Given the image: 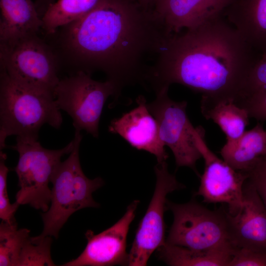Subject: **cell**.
<instances>
[{
    "label": "cell",
    "instance_id": "obj_12",
    "mask_svg": "<svg viewBox=\"0 0 266 266\" xmlns=\"http://www.w3.org/2000/svg\"><path fill=\"white\" fill-rule=\"evenodd\" d=\"M139 203V200H133L128 205L122 218L104 231L95 234L94 232L88 230L85 233L87 243L83 251L75 259L62 266L128 265L127 238Z\"/></svg>",
    "mask_w": 266,
    "mask_h": 266
},
{
    "label": "cell",
    "instance_id": "obj_25",
    "mask_svg": "<svg viewBox=\"0 0 266 266\" xmlns=\"http://www.w3.org/2000/svg\"><path fill=\"white\" fill-rule=\"evenodd\" d=\"M6 155L0 153V218L1 221L14 223L16 222L14 215L19 206L16 201L10 203L7 190V176L9 169L5 165Z\"/></svg>",
    "mask_w": 266,
    "mask_h": 266
},
{
    "label": "cell",
    "instance_id": "obj_17",
    "mask_svg": "<svg viewBox=\"0 0 266 266\" xmlns=\"http://www.w3.org/2000/svg\"><path fill=\"white\" fill-rule=\"evenodd\" d=\"M0 42L39 33L42 19L32 0H0Z\"/></svg>",
    "mask_w": 266,
    "mask_h": 266
},
{
    "label": "cell",
    "instance_id": "obj_27",
    "mask_svg": "<svg viewBox=\"0 0 266 266\" xmlns=\"http://www.w3.org/2000/svg\"><path fill=\"white\" fill-rule=\"evenodd\" d=\"M236 103L246 110L250 118L258 121H266V92L254 94Z\"/></svg>",
    "mask_w": 266,
    "mask_h": 266
},
{
    "label": "cell",
    "instance_id": "obj_15",
    "mask_svg": "<svg viewBox=\"0 0 266 266\" xmlns=\"http://www.w3.org/2000/svg\"><path fill=\"white\" fill-rule=\"evenodd\" d=\"M232 0H161L153 11L169 33H178L224 14Z\"/></svg>",
    "mask_w": 266,
    "mask_h": 266
},
{
    "label": "cell",
    "instance_id": "obj_23",
    "mask_svg": "<svg viewBox=\"0 0 266 266\" xmlns=\"http://www.w3.org/2000/svg\"><path fill=\"white\" fill-rule=\"evenodd\" d=\"M52 242L50 236H30L23 245L17 266H56L51 255Z\"/></svg>",
    "mask_w": 266,
    "mask_h": 266
},
{
    "label": "cell",
    "instance_id": "obj_6",
    "mask_svg": "<svg viewBox=\"0 0 266 266\" xmlns=\"http://www.w3.org/2000/svg\"><path fill=\"white\" fill-rule=\"evenodd\" d=\"M74 138L65 147L58 150L43 148L37 139L17 136L16 143L11 146L19 154L14 168L20 189L16 196L19 205H29L42 212L49 209L51 189L49 184L61 158L70 154L74 147Z\"/></svg>",
    "mask_w": 266,
    "mask_h": 266
},
{
    "label": "cell",
    "instance_id": "obj_24",
    "mask_svg": "<svg viewBox=\"0 0 266 266\" xmlns=\"http://www.w3.org/2000/svg\"><path fill=\"white\" fill-rule=\"evenodd\" d=\"M266 92V50L261 54L243 84L240 99Z\"/></svg>",
    "mask_w": 266,
    "mask_h": 266
},
{
    "label": "cell",
    "instance_id": "obj_16",
    "mask_svg": "<svg viewBox=\"0 0 266 266\" xmlns=\"http://www.w3.org/2000/svg\"><path fill=\"white\" fill-rule=\"evenodd\" d=\"M224 14L253 49L266 50V0H233Z\"/></svg>",
    "mask_w": 266,
    "mask_h": 266
},
{
    "label": "cell",
    "instance_id": "obj_7",
    "mask_svg": "<svg viewBox=\"0 0 266 266\" xmlns=\"http://www.w3.org/2000/svg\"><path fill=\"white\" fill-rule=\"evenodd\" d=\"M121 91L109 80L99 81L83 71L60 78L53 95L56 104L72 118L75 131L84 130L99 136V124L103 106L110 96L115 100Z\"/></svg>",
    "mask_w": 266,
    "mask_h": 266
},
{
    "label": "cell",
    "instance_id": "obj_13",
    "mask_svg": "<svg viewBox=\"0 0 266 266\" xmlns=\"http://www.w3.org/2000/svg\"><path fill=\"white\" fill-rule=\"evenodd\" d=\"M136 101V107L111 122L109 132L118 134L137 149L154 155L158 163L166 162L168 155L161 139L157 121L143 96L139 95Z\"/></svg>",
    "mask_w": 266,
    "mask_h": 266
},
{
    "label": "cell",
    "instance_id": "obj_9",
    "mask_svg": "<svg viewBox=\"0 0 266 266\" xmlns=\"http://www.w3.org/2000/svg\"><path fill=\"white\" fill-rule=\"evenodd\" d=\"M168 89L156 92V99L147 103V107L157 121L161 139L173 154L177 167H190L199 175L196 163L202 156L196 142V128L187 114V102L171 100Z\"/></svg>",
    "mask_w": 266,
    "mask_h": 266
},
{
    "label": "cell",
    "instance_id": "obj_26",
    "mask_svg": "<svg viewBox=\"0 0 266 266\" xmlns=\"http://www.w3.org/2000/svg\"><path fill=\"white\" fill-rule=\"evenodd\" d=\"M229 266H266V250L235 248Z\"/></svg>",
    "mask_w": 266,
    "mask_h": 266
},
{
    "label": "cell",
    "instance_id": "obj_22",
    "mask_svg": "<svg viewBox=\"0 0 266 266\" xmlns=\"http://www.w3.org/2000/svg\"><path fill=\"white\" fill-rule=\"evenodd\" d=\"M30 231L18 229L17 223L0 224V266H17L21 250Z\"/></svg>",
    "mask_w": 266,
    "mask_h": 266
},
{
    "label": "cell",
    "instance_id": "obj_3",
    "mask_svg": "<svg viewBox=\"0 0 266 266\" xmlns=\"http://www.w3.org/2000/svg\"><path fill=\"white\" fill-rule=\"evenodd\" d=\"M54 95L22 85L0 74V150L12 135L37 139L47 124L59 129L63 121Z\"/></svg>",
    "mask_w": 266,
    "mask_h": 266
},
{
    "label": "cell",
    "instance_id": "obj_2",
    "mask_svg": "<svg viewBox=\"0 0 266 266\" xmlns=\"http://www.w3.org/2000/svg\"><path fill=\"white\" fill-rule=\"evenodd\" d=\"M224 14L184 32L171 34L148 70L155 92L172 84L201 94V99L236 102L260 55Z\"/></svg>",
    "mask_w": 266,
    "mask_h": 266
},
{
    "label": "cell",
    "instance_id": "obj_5",
    "mask_svg": "<svg viewBox=\"0 0 266 266\" xmlns=\"http://www.w3.org/2000/svg\"><path fill=\"white\" fill-rule=\"evenodd\" d=\"M0 68L14 81L53 95L60 80L56 56L38 33L0 42Z\"/></svg>",
    "mask_w": 266,
    "mask_h": 266
},
{
    "label": "cell",
    "instance_id": "obj_29",
    "mask_svg": "<svg viewBox=\"0 0 266 266\" xmlns=\"http://www.w3.org/2000/svg\"><path fill=\"white\" fill-rule=\"evenodd\" d=\"M55 2V0H36L34 4L37 12L41 18L48 7Z\"/></svg>",
    "mask_w": 266,
    "mask_h": 266
},
{
    "label": "cell",
    "instance_id": "obj_19",
    "mask_svg": "<svg viewBox=\"0 0 266 266\" xmlns=\"http://www.w3.org/2000/svg\"><path fill=\"white\" fill-rule=\"evenodd\" d=\"M235 248L229 244L199 250L165 242L157 250L159 259L169 266H229Z\"/></svg>",
    "mask_w": 266,
    "mask_h": 266
},
{
    "label": "cell",
    "instance_id": "obj_1",
    "mask_svg": "<svg viewBox=\"0 0 266 266\" xmlns=\"http://www.w3.org/2000/svg\"><path fill=\"white\" fill-rule=\"evenodd\" d=\"M169 33L153 11L133 0H100L82 17L46 35L59 66L72 73H104L121 91L146 83L147 64Z\"/></svg>",
    "mask_w": 266,
    "mask_h": 266
},
{
    "label": "cell",
    "instance_id": "obj_11",
    "mask_svg": "<svg viewBox=\"0 0 266 266\" xmlns=\"http://www.w3.org/2000/svg\"><path fill=\"white\" fill-rule=\"evenodd\" d=\"M195 137L204 162L195 196L202 197L205 203L226 204L228 213L236 214L243 205V188L248 177L247 173L234 169L209 149L201 126L196 128Z\"/></svg>",
    "mask_w": 266,
    "mask_h": 266
},
{
    "label": "cell",
    "instance_id": "obj_14",
    "mask_svg": "<svg viewBox=\"0 0 266 266\" xmlns=\"http://www.w3.org/2000/svg\"><path fill=\"white\" fill-rule=\"evenodd\" d=\"M227 216L231 241L235 248L266 250V208L248 179L242 207L234 215L227 211Z\"/></svg>",
    "mask_w": 266,
    "mask_h": 266
},
{
    "label": "cell",
    "instance_id": "obj_8",
    "mask_svg": "<svg viewBox=\"0 0 266 266\" xmlns=\"http://www.w3.org/2000/svg\"><path fill=\"white\" fill-rule=\"evenodd\" d=\"M166 209L173 221L166 243L199 250L232 244L224 209L212 210L194 200L180 204L167 200Z\"/></svg>",
    "mask_w": 266,
    "mask_h": 266
},
{
    "label": "cell",
    "instance_id": "obj_20",
    "mask_svg": "<svg viewBox=\"0 0 266 266\" xmlns=\"http://www.w3.org/2000/svg\"><path fill=\"white\" fill-rule=\"evenodd\" d=\"M202 114L218 125L226 135L227 140L235 139L245 131L249 116L246 110L233 100L217 101L201 100Z\"/></svg>",
    "mask_w": 266,
    "mask_h": 266
},
{
    "label": "cell",
    "instance_id": "obj_28",
    "mask_svg": "<svg viewBox=\"0 0 266 266\" xmlns=\"http://www.w3.org/2000/svg\"><path fill=\"white\" fill-rule=\"evenodd\" d=\"M247 173L248 179L253 185L266 208V159L260 158Z\"/></svg>",
    "mask_w": 266,
    "mask_h": 266
},
{
    "label": "cell",
    "instance_id": "obj_4",
    "mask_svg": "<svg viewBox=\"0 0 266 266\" xmlns=\"http://www.w3.org/2000/svg\"><path fill=\"white\" fill-rule=\"evenodd\" d=\"M75 131V144L69 157L56 168L51 182L49 209L41 214L43 229L40 234L57 238L60 230L71 214L86 207H98L92 194L104 184L100 177L88 178L80 163L79 149L82 136Z\"/></svg>",
    "mask_w": 266,
    "mask_h": 266
},
{
    "label": "cell",
    "instance_id": "obj_18",
    "mask_svg": "<svg viewBox=\"0 0 266 266\" xmlns=\"http://www.w3.org/2000/svg\"><path fill=\"white\" fill-rule=\"evenodd\" d=\"M220 153L233 168L247 172L260 158L266 156V133L263 124L258 123L239 137L227 140Z\"/></svg>",
    "mask_w": 266,
    "mask_h": 266
},
{
    "label": "cell",
    "instance_id": "obj_30",
    "mask_svg": "<svg viewBox=\"0 0 266 266\" xmlns=\"http://www.w3.org/2000/svg\"><path fill=\"white\" fill-rule=\"evenodd\" d=\"M141 7L147 10L153 11L156 5L161 0H133Z\"/></svg>",
    "mask_w": 266,
    "mask_h": 266
},
{
    "label": "cell",
    "instance_id": "obj_10",
    "mask_svg": "<svg viewBox=\"0 0 266 266\" xmlns=\"http://www.w3.org/2000/svg\"><path fill=\"white\" fill-rule=\"evenodd\" d=\"M154 170L156 176L154 192L129 253L130 266H146L152 253L165 243L164 212L166 209V196L185 188L175 175L169 172L166 161L158 163Z\"/></svg>",
    "mask_w": 266,
    "mask_h": 266
},
{
    "label": "cell",
    "instance_id": "obj_21",
    "mask_svg": "<svg viewBox=\"0 0 266 266\" xmlns=\"http://www.w3.org/2000/svg\"><path fill=\"white\" fill-rule=\"evenodd\" d=\"M100 0H58L42 17L41 30L45 35L84 16L93 10Z\"/></svg>",
    "mask_w": 266,
    "mask_h": 266
},
{
    "label": "cell",
    "instance_id": "obj_31",
    "mask_svg": "<svg viewBox=\"0 0 266 266\" xmlns=\"http://www.w3.org/2000/svg\"><path fill=\"white\" fill-rule=\"evenodd\" d=\"M264 158L266 159V156L264 157Z\"/></svg>",
    "mask_w": 266,
    "mask_h": 266
},
{
    "label": "cell",
    "instance_id": "obj_32",
    "mask_svg": "<svg viewBox=\"0 0 266 266\" xmlns=\"http://www.w3.org/2000/svg\"></svg>",
    "mask_w": 266,
    "mask_h": 266
}]
</instances>
